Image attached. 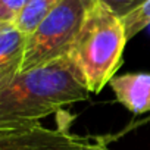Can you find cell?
Masks as SVG:
<instances>
[{
  "label": "cell",
  "instance_id": "obj_1",
  "mask_svg": "<svg viewBox=\"0 0 150 150\" xmlns=\"http://www.w3.org/2000/svg\"><path fill=\"white\" fill-rule=\"evenodd\" d=\"M90 94L72 59L62 56L21 72L0 88V127L40 121Z\"/></svg>",
  "mask_w": 150,
  "mask_h": 150
},
{
  "label": "cell",
  "instance_id": "obj_2",
  "mask_svg": "<svg viewBox=\"0 0 150 150\" xmlns=\"http://www.w3.org/2000/svg\"><path fill=\"white\" fill-rule=\"evenodd\" d=\"M127 41L122 18L102 0H93L68 54L91 94L100 93L113 78Z\"/></svg>",
  "mask_w": 150,
  "mask_h": 150
},
{
  "label": "cell",
  "instance_id": "obj_3",
  "mask_svg": "<svg viewBox=\"0 0 150 150\" xmlns=\"http://www.w3.org/2000/svg\"><path fill=\"white\" fill-rule=\"evenodd\" d=\"M93 0H62L28 34L21 72L69 54Z\"/></svg>",
  "mask_w": 150,
  "mask_h": 150
},
{
  "label": "cell",
  "instance_id": "obj_4",
  "mask_svg": "<svg viewBox=\"0 0 150 150\" xmlns=\"http://www.w3.org/2000/svg\"><path fill=\"white\" fill-rule=\"evenodd\" d=\"M78 141L68 128H46L40 121L0 127V150H74Z\"/></svg>",
  "mask_w": 150,
  "mask_h": 150
},
{
  "label": "cell",
  "instance_id": "obj_5",
  "mask_svg": "<svg viewBox=\"0 0 150 150\" xmlns=\"http://www.w3.org/2000/svg\"><path fill=\"white\" fill-rule=\"evenodd\" d=\"M28 34L15 22H0V88L21 74Z\"/></svg>",
  "mask_w": 150,
  "mask_h": 150
},
{
  "label": "cell",
  "instance_id": "obj_6",
  "mask_svg": "<svg viewBox=\"0 0 150 150\" xmlns=\"http://www.w3.org/2000/svg\"><path fill=\"white\" fill-rule=\"evenodd\" d=\"M116 100L135 115L150 112V72H128L109 83Z\"/></svg>",
  "mask_w": 150,
  "mask_h": 150
},
{
  "label": "cell",
  "instance_id": "obj_7",
  "mask_svg": "<svg viewBox=\"0 0 150 150\" xmlns=\"http://www.w3.org/2000/svg\"><path fill=\"white\" fill-rule=\"evenodd\" d=\"M62 0H30V3L15 19V24L27 34H31L44 16H47Z\"/></svg>",
  "mask_w": 150,
  "mask_h": 150
},
{
  "label": "cell",
  "instance_id": "obj_8",
  "mask_svg": "<svg viewBox=\"0 0 150 150\" xmlns=\"http://www.w3.org/2000/svg\"><path fill=\"white\" fill-rule=\"evenodd\" d=\"M122 22H124L128 40L135 37L141 30L147 28L150 25V0H146L135 11H132L131 13L124 16Z\"/></svg>",
  "mask_w": 150,
  "mask_h": 150
},
{
  "label": "cell",
  "instance_id": "obj_9",
  "mask_svg": "<svg viewBox=\"0 0 150 150\" xmlns=\"http://www.w3.org/2000/svg\"><path fill=\"white\" fill-rule=\"evenodd\" d=\"M30 0H0V22H15Z\"/></svg>",
  "mask_w": 150,
  "mask_h": 150
},
{
  "label": "cell",
  "instance_id": "obj_10",
  "mask_svg": "<svg viewBox=\"0 0 150 150\" xmlns=\"http://www.w3.org/2000/svg\"><path fill=\"white\" fill-rule=\"evenodd\" d=\"M105 5H108L118 16L124 18L132 11H135L138 6H141L146 0H102Z\"/></svg>",
  "mask_w": 150,
  "mask_h": 150
},
{
  "label": "cell",
  "instance_id": "obj_11",
  "mask_svg": "<svg viewBox=\"0 0 150 150\" xmlns=\"http://www.w3.org/2000/svg\"><path fill=\"white\" fill-rule=\"evenodd\" d=\"M147 28H149V30H150V25H149V27H147Z\"/></svg>",
  "mask_w": 150,
  "mask_h": 150
}]
</instances>
